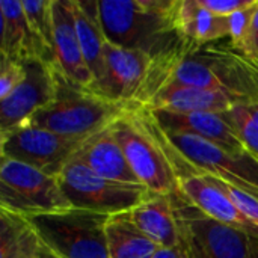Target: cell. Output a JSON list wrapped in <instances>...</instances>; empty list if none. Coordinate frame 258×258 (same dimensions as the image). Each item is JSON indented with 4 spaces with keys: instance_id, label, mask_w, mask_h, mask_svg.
<instances>
[{
    "instance_id": "cell-6",
    "label": "cell",
    "mask_w": 258,
    "mask_h": 258,
    "mask_svg": "<svg viewBox=\"0 0 258 258\" xmlns=\"http://www.w3.org/2000/svg\"><path fill=\"white\" fill-rule=\"evenodd\" d=\"M57 180L73 209L106 216L130 213L151 194L144 184L103 178L77 157L63 168Z\"/></svg>"
},
{
    "instance_id": "cell-29",
    "label": "cell",
    "mask_w": 258,
    "mask_h": 258,
    "mask_svg": "<svg viewBox=\"0 0 258 258\" xmlns=\"http://www.w3.org/2000/svg\"><path fill=\"white\" fill-rule=\"evenodd\" d=\"M35 258H59L57 255H54L50 249H47L42 243L39 245V248H38V251H36V255Z\"/></svg>"
},
{
    "instance_id": "cell-18",
    "label": "cell",
    "mask_w": 258,
    "mask_h": 258,
    "mask_svg": "<svg viewBox=\"0 0 258 258\" xmlns=\"http://www.w3.org/2000/svg\"><path fill=\"white\" fill-rule=\"evenodd\" d=\"M73 12L82 53L95 80L103 70L104 47L107 42L100 23L98 0H73Z\"/></svg>"
},
{
    "instance_id": "cell-3",
    "label": "cell",
    "mask_w": 258,
    "mask_h": 258,
    "mask_svg": "<svg viewBox=\"0 0 258 258\" xmlns=\"http://www.w3.org/2000/svg\"><path fill=\"white\" fill-rule=\"evenodd\" d=\"M128 107L113 104L57 73V91L50 104L38 110L29 125L70 138H91L109 127Z\"/></svg>"
},
{
    "instance_id": "cell-13",
    "label": "cell",
    "mask_w": 258,
    "mask_h": 258,
    "mask_svg": "<svg viewBox=\"0 0 258 258\" xmlns=\"http://www.w3.org/2000/svg\"><path fill=\"white\" fill-rule=\"evenodd\" d=\"M0 56L18 62L41 59L53 65L27 21L21 0L0 2Z\"/></svg>"
},
{
    "instance_id": "cell-9",
    "label": "cell",
    "mask_w": 258,
    "mask_h": 258,
    "mask_svg": "<svg viewBox=\"0 0 258 258\" xmlns=\"http://www.w3.org/2000/svg\"><path fill=\"white\" fill-rule=\"evenodd\" d=\"M168 141L197 169L258 200V159L248 153H230L201 138L166 133Z\"/></svg>"
},
{
    "instance_id": "cell-14",
    "label": "cell",
    "mask_w": 258,
    "mask_h": 258,
    "mask_svg": "<svg viewBox=\"0 0 258 258\" xmlns=\"http://www.w3.org/2000/svg\"><path fill=\"white\" fill-rule=\"evenodd\" d=\"M174 26L189 53L210 45L218 39L230 38L228 20L213 15L203 6L201 0H177Z\"/></svg>"
},
{
    "instance_id": "cell-8",
    "label": "cell",
    "mask_w": 258,
    "mask_h": 258,
    "mask_svg": "<svg viewBox=\"0 0 258 258\" xmlns=\"http://www.w3.org/2000/svg\"><path fill=\"white\" fill-rule=\"evenodd\" d=\"M89 138H70L50 130L24 124L0 133L2 157H8L48 175L59 177L63 168L79 154Z\"/></svg>"
},
{
    "instance_id": "cell-5",
    "label": "cell",
    "mask_w": 258,
    "mask_h": 258,
    "mask_svg": "<svg viewBox=\"0 0 258 258\" xmlns=\"http://www.w3.org/2000/svg\"><path fill=\"white\" fill-rule=\"evenodd\" d=\"M181 242L190 258H258V239L240 230L221 224L177 189L171 194Z\"/></svg>"
},
{
    "instance_id": "cell-23",
    "label": "cell",
    "mask_w": 258,
    "mask_h": 258,
    "mask_svg": "<svg viewBox=\"0 0 258 258\" xmlns=\"http://www.w3.org/2000/svg\"><path fill=\"white\" fill-rule=\"evenodd\" d=\"M0 100L8 97L24 79H26V65L5 56H0Z\"/></svg>"
},
{
    "instance_id": "cell-27",
    "label": "cell",
    "mask_w": 258,
    "mask_h": 258,
    "mask_svg": "<svg viewBox=\"0 0 258 258\" xmlns=\"http://www.w3.org/2000/svg\"><path fill=\"white\" fill-rule=\"evenodd\" d=\"M237 51L243 53L246 57H249L252 62H255L258 65V6L255 9L251 27H249V33H248L242 48L237 50Z\"/></svg>"
},
{
    "instance_id": "cell-17",
    "label": "cell",
    "mask_w": 258,
    "mask_h": 258,
    "mask_svg": "<svg viewBox=\"0 0 258 258\" xmlns=\"http://www.w3.org/2000/svg\"><path fill=\"white\" fill-rule=\"evenodd\" d=\"M136 227L160 248L181 245V233L177 222L171 194H150L130 213Z\"/></svg>"
},
{
    "instance_id": "cell-1",
    "label": "cell",
    "mask_w": 258,
    "mask_h": 258,
    "mask_svg": "<svg viewBox=\"0 0 258 258\" xmlns=\"http://www.w3.org/2000/svg\"><path fill=\"white\" fill-rule=\"evenodd\" d=\"M177 0H98V15L109 42L151 57L187 51L174 26Z\"/></svg>"
},
{
    "instance_id": "cell-24",
    "label": "cell",
    "mask_w": 258,
    "mask_h": 258,
    "mask_svg": "<svg viewBox=\"0 0 258 258\" xmlns=\"http://www.w3.org/2000/svg\"><path fill=\"white\" fill-rule=\"evenodd\" d=\"M258 3L252 8H248L245 11L236 12L233 15H230L228 20V30H230V45L234 50H240L248 33H249V27L255 14Z\"/></svg>"
},
{
    "instance_id": "cell-20",
    "label": "cell",
    "mask_w": 258,
    "mask_h": 258,
    "mask_svg": "<svg viewBox=\"0 0 258 258\" xmlns=\"http://www.w3.org/2000/svg\"><path fill=\"white\" fill-rule=\"evenodd\" d=\"M41 242L26 219L0 213V258H35Z\"/></svg>"
},
{
    "instance_id": "cell-28",
    "label": "cell",
    "mask_w": 258,
    "mask_h": 258,
    "mask_svg": "<svg viewBox=\"0 0 258 258\" xmlns=\"http://www.w3.org/2000/svg\"><path fill=\"white\" fill-rule=\"evenodd\" d=\"M151 258H190V254L181 242V245L174 248H159Z\"/></svg>"
},
{
    "instance_id": "cell-19",
    "label": "cell",
    "mask_w": 258,
    "mask_h": 258,
    "mask_svg": "<svg viewBox=\"0 0 258 258\" xmlns=\"http://www.w3.org/2000/svg\"><path fill=\"white\" fill-rule=\"evenodd\" d=\"M106 236L109 258H151L160 248L136 227L128 213L110 216Z\"/></svg>"
},
{
    "instance_id": "cell-16",
    "label": "cell",
    "mask_w": 258,
    "mask_h": 258,
    "mask_svg": "<svg viewBox=\"0 0 258 258\" xmlns=\"http://www.w3.org/2000/svg\"><path fill=\"white\" fill-rule=\"evenodd\" d=\"M110 125L91 136L76 157L83 162L92 172L103 178L141 184L133 169L130 168Z\"/></svg>"
},
{
    "instance_id": "cell-21",
    "label": "cell",
    "mask_w": 258,
    "mask_h": 258,
    "mask_svg": "<svg viewBox=\"0 0 258 258\" xmlns=\"http://www.w3.org/2000/svg\"><path fill=\"white\" fill-rule=\"evenodd\" d=\"M246 150L258 159V98L242 100L224 113Z\"/></svg>"
},
{
    "instance_id": "cell-4",
    "label": "cell",
    "mask_w": 258,
    "mask_h": 258,
    "mask_svg": "<svg viewBox=\"0 0 258 258\" xmlns=\"http://www.w3.org/2000/svg\"><path fill=\"white\" fill-rule=\"evenodd\" d=\"M110 216L70 209L23 218L39 242L59 258H109L106 225Z\"/></svg>"
},
{
    "instance_id": "cell-11",
    "label": "cell",
    "mask_w": 258,
    "mask_h": 258,
    "mask_svg": "<svg viewBox=\"0 0 258 258\" xmlns=\"http://www.w3.org/2000/svg\"><path fill=\"white\" fill-rule=\"evenodd\" d=\"M53 29L56 71L67 80L88 88L94 77L82 53L73 0H53Z\"/></svg>"
},
{
    "instance_id": "cell-25",
    "label": "cell",
    "mask_w": 258,
    "mask_h": 258,
    "mask_svg": "<svg viewBox=\"0 0 258 258\" xmlns=\"http://www.w3.org/2000/svg\"><path fill=\"white\" fill-rule=\"evenodd\" d=\"M201 3L213 15L228 18L236 12L255 6L258 0H201Z\"/></svg>"
},
{
    "instance_id": "cell-2",
    "label": "cell",
    "mask_w": 258,
    "mask_h": 258,
    "mask_svg": "<svg viewBox=\"0 0 258 258\" xmlns=\"http://www.w3.org/2000/svg\"><path fill=\"white\" fill-rule=\"evenodd\" d=\"M110 127L141 184L153 194L178 189L169 142L148 107L128 109Z\"/></svg>"
},
{
    "instance_id": "cell-7",
    "label": "cell",
    "mask_w": 258,
    "mask_h": 258,
    "mask_svg": "<svg viewBox=\"0 0 258 258\" xmlns=\"http://www.w3.org/2000/svg\"><path fill=\"white\" fill-rule=\"evenodd\" d=\"M73 209L57 177L21 162L2 157L0 210L20 218L57 213Z\"/></svg>"
},
{
    "instance_id": "cell-26",
    "label": "cell",
    "mask_w": 258,
    "mask_h": 258,
    "mask_svg": "<svg viewBox=\"0 0 258 258\" xmlns=\"http://www.w3.org/2000/svg\"><path fill=\"white\" fill-rule=\"evenodd\" d=\"M221 181V180H219ZM222 183V186L227 189V192L231 195V198L234 200V203L237 204V207L240 209V212L248 218V221L255 227L258 230V200L257 198H254V197H251V195H248V194H245V192H242V190H239V189H236V187H233V186H230V184H227V183H224V181H221Z\"/></svg>"
},
{
    "instance_id": "cell-10",
    "label": "cell",
    "mask_w": 258,
    "mask_h": 258,
    "mask_svg": "<svg viewBox=\"0 0 258 258\" xmlns=\"http://www.w3.org/2000/svg\"><path fill=\"white\" fill-rule=\"evenodd\" d=\"M24 65L26 79L8 97L0 100V133L27 124L38 110L56 97V68L41 59L24 62Z\"/></svg>"
},
{
    "instance_id": "cell-12",
    "label": "cell",
    "mask_w": 258,
    "mask_h": 258,
    "mask_svg": "<svg viewBox=\"0 0 258 258\" xmlns=\"http://www.w3.org/2000/svg\"><path fill=\"white\" fill-rule=\"evenodd\" d=\"M151 113L166 133L192 135L230 153H248L245 144L224 113H178L165 110H151Z\"/></svg>"
},
{
    "instance_id": "cell-15",
    "label": "cell",
    "mask_w": 258,
    "mask_h": 258,
    "mask_svg": "<svg viewBox=\"0 0 258 258\" xmlns=\"http://www.w3.org/2000/svg\"><path fill=\"white\" fill-rule=\"evenodd\" d=\"M239 101L242 100L221 91L166 85L147 107L150 110L178 113H225Z\"/></svg>"
},
{
    "instance_id": "cell-22",
    "label": "cell",
    "mask_w": 258,
    "mask_h": 258,
    "mask_svg": "<svg viewBox=\"0 0 258 258\" xmlns=\"http://www.w3.org/2000/svg\"><path fill=\"white\" fill-rule=\"evenodd\" d=\"M27 21L50 56L54 67V29H53V0H21Z\"/></svg>"
}]
</instances>
